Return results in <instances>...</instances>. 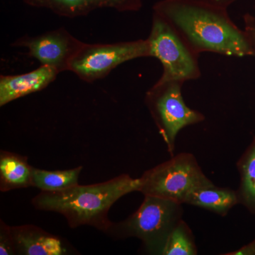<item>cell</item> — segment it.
Segmentation results:
<instances>
[{
  "label": "cell",
  "instance_id": "1",
  "mask_svg": "<svg viewBox=\"0 0 255 255\" xmlns=\"http://www.w3.org/2000/svg\"><path fill=\"white\" fill-rule=\"evenodd\" d=\"M154 12L164 18L197 54L255 56V25L247 19L246 30L236 24L227 9L198 0H162Z\"/></svg>",
  "mask_w": 255,
  "mask_h": 255
},
{
  "label": "cell",
  "instance_id": "2",
  "mask_svg": "<svg viewBox=\"0 0 255 255\" xmlns=\"http://www.w3.org/2000/svg\"><path fill=\"white\" fill-rule=\"evenodd\" d=\"M140 178L122 174L106 182L74 186L58 191H41L33 198L32 205L40 211L61 214L69 226H92L107 233L114 223L109 211L119 199L139 191Z\"/></svg>",
  "mask_w": 255,
  "mask_h": 255
},
{
  "label": "cell",
  "instance_id": "3",
  "mask_svg": "<svg viewBox=\"0 0 255 255\" xmlns=\"http://www.w3.org/2000/svg\"><path fill=\"white\" fill-rule=\"evenodd\" d=\"M182 204L156 196H145L141 205L107 234L116 238H136L149 254L162 255L169 235L182 219Z\"/></svg>",
  "mask_w": 255,
  "mask_h": 255
},
{
  "label": "cell",
  "instance_id": "4",
  "mask_svg": "<svg viewBox=\"0 0 255 255\" xmlns=\"http://www.w3.org/2000/svg\"><path fill=\"white\" fill-rule=\"evenodd\" d=\"M139 192L184 204L190 193L214 184L206 177L195 156L181 152L145 171Z\"/></svg>",
  "mask_w": 255,
  "mask_h": 255
},
{
  "label": "cell",
  "instance_id": "5",
  "mask_svg": "<svg viewBox=\"0 0 255 255\" xmlns=\"http://www.w3.org/2000/svg\"><path fill=\"white\" fill-rule=\"evenodd\" d=\"M184 83L157 80L146 93L145 105L170 157L174 155L177 134L184 128L205 120L204 114L189 108L183 99Z\"/></svg>",
  "mask_w": 255,
  "mask_h": 255
},
{
  "label": "cell",
  "instance_id": "6",
  "mask_svg": "<svg viewBox=\"0 0 255 255\" xmlns=\"http://www.w3.org/2000/svg\"><path fill=\"white\" fill-rule=\"evenodd\" d=\"M150 57L162 65L161 81L184 83L201 75L199 56L164 18L154 12L150 35L147 38Z\"/></svg>",
  "mask_w": 255,
  "mask_h": 255
},
{
  "label": "cell",
  "instance_id": "7",
  "mask_svg": "<svg viewBox=\"0 0 255 255\" xmlns=\"http://www.w3.org/2000/svg\"><path fill=\"white\" fill-rule=\"evenodd\" d=\"M144 57H150L147 39L110 44L85 43L70 62L69 71L83 81L92 82L105 78L126 62Z\"/></svg>",
  "mask_w": 255,
  "mask_h": 255
},
{
  "label": "cell",
  "instance_id": "8",
  "mask_svg": "<svg viewBox=\"0 0 255 255\" xmlns=\"http://www.w3.org/2000/svg\"><path fill=\"white\" fill-rule=\"evenodd\" d=\"M84 44L65 28H58L36 37H23L13 46L27 48L28 55L60 73L69 70L70 62Z\"/></svg>",
  "mask_w": 255,
  "mask_h": 255
},
{
  "label": "cell",
  "instance_id": "9",
  "mask_svg": "<svg viewBox=\"0 0 255 255\" xmlns=\"http://www.w3.org/2000/svg\"><path fill=\"white\" fill-rule=\"evenodd\" d=\"M35 7L49 9L55 14L69 18L85 16L96 9H114L119 11H137L142 0H23Z\"/></svg>",
  "mask_w": 255,
  "mask_h": 255
},
{
  "label": "cell",
  "instance_id": "10",
  "mask_svg": "<svg viewBox=\"0 0 255 255\" xmlns=\"http://www.w3.org/2000/svg\"><path fill=\"white\" fill-rule=\"evenodd\" d=\"M59 72L48 65L17 75L0 77V107L34 92L41 91L52 83Z\"/></svg>",
  "mask_w": 255,
  "mask_h": 255
},
{
  "label": "cell",
  "instance_id": "11",
  "mask_svg": "<svg viewBox=\"0 0 255 255\" xmlns=\"http://www.w3.org/2000/svg\"><path fill=\"white\" fill-rule=\"evenodd\" d=\"M16 255H63L68 248L61 238L33 225L11 227Z\"/></svg>",
  "mask_w": 255,
  "mask_h": 255
},
{
  "label": "cell",
  "instance_id": "12",
  "mask_svg": "<svg viewBox=\"0 0 255 255\" xmlns=\"http://www.w3.org/2000/svg\"><path fill=\"white\" fill-rule=\"evenodd\" d=\"M32 168L27 157L8 151L0 153V191L32 187Z\"/></svg>",
  "mask_w": 255,
  "mask_h": 255
},
{
  "label": "cell",
  "instance_id": "13",
  "mask_svg": "<svg viewBox=\"0 0 255 255\" xmlns=\"http://www.w3.org/2000/svg\"><path fill=\"white\" fill-rule=\"evenodd\" d=\"M185 204L208 210L224 217L238 204V198L236 191L213 184L193 191L188 196Z\"/></svg>",
  "mask_w": 255,
  "mask_h": 255
},
{
  "label": "cell",
  "instance_id": "14",
  "mask_svg": "<svg viewBox=\"0 0 255 255\" xmlns=\"http://www.w3.org/2000/svg\"><path fill=\"white\" fill-rule=\"evenodd\" d=\"M241 183L236 191L238 204L255 212V139L237 162Z\"/></svg>",
  "mask_w": 255,
  "mask_h": 255
},
{
  "label": "cell",
  "instance_id": "15",
  "mask_svg": "<svg viewBox=\"0 0 255 255\" xmlns=\"http://www.w3.org/2000/svg\"><path fill=\"white\" fill-rule=\"evenodd\" d=\"M83 167L66 170H45L32 168V187L42 191H58L79 184V177Z\"/></svg>",
  "mask_w": 255,
  "mask_h": 255
},
{
  "label": "cell",
  "instance_id": "16",
  "mask_svg": "<svg viewBox=\"0 0 255 255\" xmlns=\"http://www.w3.org/2000/svg\"><path fill=\"white\" fill-rule=\"evenodd\" d=\"M198 254L194 233L182 219L169 235L162 255H196Z\"/></svg>",
  "mask_w": 255,
  "mask_h": 255
},
{
  "label": "cell",
  "instance_id": "17",
  "mask_svg": "<svg viewBox=\"0 0 255 255\" xmlns=\"http://www.w3.org/2000/svg\"><path fill=\"white\" fill-rule=\"evenodd\" d=\"M0 255H16L11 227L2 220L0 221Z\"/></svg>",
  "mask_w": 255,
  "mask_h": 255
},
{
  "label": "cell",
  "instance_id": "18",
  "mask_svg": "<svg viewBox=\"0 0 255 255\" xmlns=\"http://www.w3.org/2000/svg\"><path fill=\"white\" fill-rule=\"evenodd\" d=\"M223 255H255V240L236 251L223 253Z\"/></svg>",
  "mask_w": 255,
  "mask_h": 255
},
{
  "label": "cell",
  "instance_id": "19",
  "mask_svg": "<svg viewBox=\"0 0 255 255\" xmlns=\"http://www.w3.org/2000/svg\"><path fill=\"white\" fill-rule=\"evenodd\" d=\"M198 1H203V2L214 5L218 7L223 8V9H227L228 6L236 0H198Z\"/></svg>",
  "mask_w": 255,
  "mask_h": 255
}]
</instances>
